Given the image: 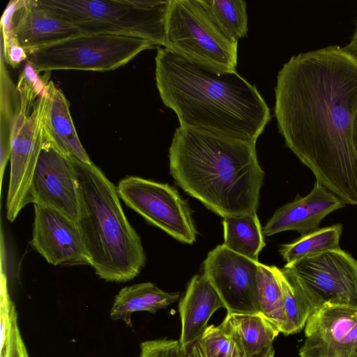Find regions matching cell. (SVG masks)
<instances>
[{
  "instance_id": "4dcf8cb0",
  "label": "cell",
  "mask_w": 357,
  "mask_h": 357,
  "mask_svg": "<svg viewBox=\"0 0 357 357\" xmlns=\"http://www.w3.org/2000/svg\"><path fill=\"white\" fill-rule=\"evenodd\" d=\"M275 351L271 346L257 357H274ZM186 357H206L198 342L194 343L186 349Z\"/></svg>"
},
{
  "instance_id": "6da1fadb",
  "label": "cell",
  "mask_w": 357,
  "mask_h": 357,
  "mask_svg": "<svg viewBox=\"0 0 357 357\" xmlns=\"http://www.w3.org/2000/svg\"><path fill=\"white\" fill-rule=\"evenodd\" d=\"M275 97L285 145L316 181L357 206V57L340 45L292 56L278 72Z\"/></svg>"
},
{
  "instance_id": "f546056e",
  "label": "cell",
  "mask_w": 357,
  "mask_h": 357,
  "mask_svg": "<svg viewBox=\"0 0 357 357\" xmlns=\"http://www.w3.org/2000/svg\"><path fill=\"white\" fill-rule=\"evenodd\" d=\"M14 304L10 301L6 284L2 285L0 310V357H3L7 343L11 310Z\"/></svg>"
},
{
  "instance_id": "30bf717a",
  "label": "cell",
  "mask_w": 357,
  "mask_h": 357,
  "mask_svg": "<svg viewBox=\"0 0 357 357\" xmlns=\"http://www.w3.org/2000/svg\"><path fill=\"white\" fill-rule=\"evenodd\" d=\"M284 266L306 284L315 311L325 304L357 307V260L340 248L307 255Z\"/></svg>"
},
{
  "instance_id": "8992f818",
  "label": "cell",
  "mask_w": 357,
  "mask_h": 357,
  "mask_svg": "<svg viewBox=\"0 0 357 357\" xmlns=\"http://www.w3.org/2000/svg\"><path fill=\"white\" fill-rule=\"evenodd\" d=\"M26 62L17 84L20 104L12 132L10 171L6 217L13 222L31 203V185L45 138L44 113L47 99L49 73L42 77Z\"/></svg>"
},
{
  "instance_id": "2e32d148",
  "label": "cell",
  "mask_w": 357,
  "mask_h": 357,
  "mask_svg": "<svg viewBox=\"0 0 357 357\" xmlns=\"http://www.w3.org/2000/svg\"><path fill=\"white\" fill-rule=\"evenodd\" d=\"M344 201L315 181L305 196L297 195L291 202L278 208L263 229L266 236L286 231L301 235L319 229L321 220L331 213L344 207Z\"/></svg>"
},
{
  "instance_id": "5bb4252c",
  "label": "cell",
  "mask_w": 357,
  "mask_h": 357,
  "mask_svg": "<svg viewBox=\"0 0 357 357\" xmlns=\"http://www.w3.org/2000/svg\"><path fill=\"white\" fill-rule=\"evenodd\" d=\"M79 34V29L45 10L37 0L10 1L1 20V36L15 37L26 54Z\"/></svg>"
},
{
  "instance_id": "7402d4cb",
  "label": "cell",
  "mask_w": 357,
  "mask_h": 357,
  "mask_svg": "<svg viewBox=\"0 0 357 357\" xmlns=\"http://www.w3.org/2000/svg\"><path fill=\"white\" fill-rule=\"evenodd\" d=\"M224 243L229 250L259 262L265 247L264 233L257 213L223 218Z\"/></svg>"
},
{
  "instance_id": "4fadbf2b",
  "label": "cell",
  "mask_w": 357,
  "mask_h": 357,
  "mask_svg": "<svg viewBox=\"0 0 357 357\" xmlns=\"http://www.w3.org/2000/svg\"><path fill=\"white\" fill-rule=\"evenodd\" d=\"M31 195L32 204L57 210L77 223V193L70 158L45 135L32 178Z\"/></svg>"
},
{
  "instance_id": "5b68a950",
  "label": "cell",
  "mask_w": 357,
  "mask_h": 357,
  "mask_svg": "<svg viewBox=\"0 0 357 357\" xmlns=\"http://www.w3.org/2000/svg\"><path fill=\"white\" fill-rule=\"evenodd\" d=\"M83 34H111L165 45L170 0H37Z\"/></svg>"
},
{
  "instance_id": "7c38bea8",
  "label": "cell",
  "mask_w": 357,
  "mask_h": 357,
  "mask_svg": "<svg viewBox=\"0 0 357 357\" xmlns=\"http://www.w3.org/2000/svg\"><path fill=\"white\" fill-rule=\"evenodd\" d=\"M304 328L300 357H357V307L325 304Z\"/></svg>"
},
{
  "instance_id": "83f0119b",
  "label": "cell",
  "mask_w": 357,
  "mask_h": 357,
  "mask_svg": "<svg viewBox=\"0 0 357 357\" xmlns=\"http://www.w3.org/2000/svg\"><path fill=\"white\" fill-rule=\"evenodd\" d=\"M139 357H186V349L178 340H147L140 344Z\"/></svg>"
},
{
  "instance_id": "ffe728a7",
  "label": "cell",
  "mask_w": 357,
  "mask_h": 357,
  "mask_svg": "<svg viewBox=\"0 0 357 357\" xmlns=\"http://www.w3.org/2000/svg\"><path fill=\"white\" fill-rule=\"evenodd\" d=\"M179 297V292L165 291L150 282L126 287L115 296L110 317L113 320H122L132 326V313L139 311L155 313L174 303Z\"/></svg>"
},
{
  "instance_id": "9a60e30c",
  "label": "cell",
  "mask_w": 357,
  "mask_h": 357,
  "mask_svg": "<svg viewBox=\"0 0 357 357\" xmlns=\"http://www.w3.org/2000/svg\"><path fill=\"white\" fill-rule=\"evenodd\" d=\"M33 205V248L54 266L89 265L77 223L52 208Z\"/></svg>"
},
{
  "instance_id": "52a82bcc",
  "label": "cell",
  "mask_w": 357,
  "mask_h": 357,
  "mask_svg": "<svg viewBox=\"0 0 357 357\" xmlns=\"http://www.w3.org/2000/svg\"><path fill=\"white\" fill-rule=\"evenodd\" d=\"M165 47L220 70H236L238 42L218 26L201 0H170Z\"/></svg>"
},
{
  "instance_id": "9c48e42d",
  "label": "cell",
  "mask_w": 357,
  "mask_h": 357,
  "mask_svg": "<svg viewBox=\"0 0 357 357\" xmlns=\"http://www.w3.org/2000/svg\"><path fill=\"white\" fill-rule=\"evenodd\" d=\"M116 189L126 204L148 222L181 243L195 242L197 231L191 210L176 189L135 176L123 178Z\"/></svg>"
},
{
  "instance_id": "603a6c76",
  "label": "cell",
  "mask_w": 357,
  "mask_h": 357,
  "mask_svg": "<svg viewBox=\"0 0 357 357\" xmlns=\"http://www.w3.org/2000/svg\"><path fill=\"white\" fill-rule=\"evenodd\" d=\"M1 56V104H0V181L10 160L12 132L20 104L19 92L11 80Z\"/></svg>"
},
{
  "instance_id": "e0dca14e",
  "label": "cell",
  "mask_w": 357,
  "mask_h": 357,
  "mask_svg": "<svg viewBox=\"0 0 357 357\" xmlns=\"http://www.w3.org/2000/svg\"><path fill=\"white\" fill-rule=\"evenodd\" d=\"M222 307L225 305L206 275H194L178 305L181 324L178 340L185 349L199 340L211 316Z\"/></svg>"
},
{
  "instance_id": "3957f363",
  "label": "cell",
  "mask_w": 357,
  "mask_h": 357,
  "mask_svg": "<svg viewBox=\"0 0 357 357\" xmlns=\"http://www.w3.org/2000/svg\"><path fill=\"white\" fill-rule=\"evenodd\" d=\"M169 160L176 184L218 215L257 213L264 172L255 142L179 126Z\"/></svg>"
},
{
  "instance_id": "f1b7e54d",
  "label": "cell",
  "mask_w": 357,
  "mask_h": 357,
  "mask_svg": "<svg viewBox=\"0 0 357 357\" xmlns=\"http://www.w3.org/2000/svg\"><path fill=\"white\" fill-rule=\"evenodd\" d=\"M3 357H29L17 324L15 305L10 313L7 343Z\"/></svg>"
},
{
  "instance_id": "277c9868",
  "label": "cell",
  "mask_w": 357,
  "mask_h": 357,
  "mask_svg": "<svg viewBox=\"0 0 357 357\" xmlns=\"http://www.w3.org/2000/svg\"><path fill=\"white\" fill-rule=\"evenodd\" d=\"M70 158L77 193V225L89 266L108 282L133 279L144 266L146 255L116 188L93 162Z\"/></svg>"
},
{
  "instance_id": "d6a6232c",
  "label": "cell",
  "mask_w": 357,
  "mask_h": 357,
  "mask_svg": "<svg viewBox=\"0 0 357 357\" xmlns=\"http://www.w3.org/2000/svg\"><path fill=\"white\" fill-rule=\"evenodd\" d=\"M352 140L354 148L357 156V112L354 116L352 130Z\"/></svg>"
},
{
  "instance_id": "1f68e13d",
  "label": "cell",
  "mask_w": 357,
  "mask_h": 357,
  "mask_svg": "<svg viewBox=\"0 0 357 357\" xmlns=\"http://www.w3.org/2000/svg\"><path fill=\"white\" fill-rule=\"evenodd\" d=\"M345 47L349 52L357 57V21L350 42Z\"/></svg>"
},
{
  "instance_id": "cb8c5ba5",
  "label": "cell",
  "mask_w": 357,
  "mask_h": 357,
  "mask_svg": "<svg viewBox=\"0 0 357 357\" xmlns=\"http://www.w3.org/2000/svg\"><path fill=\"white\" fill-rule=\"evenodd\" d=\"M342 232L341 224L319 228L282 245L279 252L286 264H290L307 255L340 248Z\"/></svg>"
},
{
  "instance_id": "ac0fdd59",
  "label": "cell",
  "mask_w": 357,
  "mask_h": 357,
  "mask_svg": "<svg viewBox=\"0 0 357 357\" xmlns=\"http://www.w3.org/2000/svg\"><path fill=\"white\" fill-rule=\"evenodd\" d=\"M44 113V132L65 155L84 162H92L82 146L70 112V103L63 91L50 80Z\"/></svg>"
},
{
  "instance_id": "484cf974",
  "label": "cell",
  "mask_w": 357,
  "mask_h": 357,
  "mask_svg": "<svg viewBox=\"0 0 357 357\" xmlns=\"http://www.w3.org/2000/svg\"><path fill=\"white\" fill-rule=\"evenodd\" d=\"M221 30L231 40L238 41L248 30L246 2L243 0H201Z\"/></svg>"
},
{
  "instance_id": "4316f807",
  "label": "cell",
  "mask_w": 357,
  "mask_h": 357,
  "mask_svg": "<svg viewBox=\"0 0 357 357\" xmlns=\"http://www.w3.org/2000/svg\"><path fill=\"white\" fill-rule=\"evenodd\" d=\"M197 342L206 357H245L237 342L220 324L208 326Z\"/></svg>"
},
{
  "instance_id": "ba28073f",
  "label": "cell",
  "mask_w": 357,
  "mask_h": 357,
  "mask_svg": "<svg viewBox=\"0 0 357 357\" xmlns=\"http://www.w3.org/2000/svg\"><path fill=\"white\" fill-rule=\"evenodd\" d=\"M157 46L136 37L79 34L34 50L26 62L37 73L55 70L105 72L123 66L142 52Z\"/></svg>"
},
{
  "instance_id": "8fae6325",
  "label": "cell",
  "mask_w": 357,
  "mask_h": 357,
  "mask_svg": "<svg viewBox=\"0 0 357 357\" xmlns=\"http://www.w3.org/2000/svg\"><path fill=\"white\" fill-rule=\"evenodd\" d=\"M259 263L223 244L208 252L203 263V273L218 294L227 314L260 312L257 291Z\"/></svg>"
},
{
  "instance_id": "44dd1931",
  "label": "cell",
  "mask_w": 357,
  "mask_h": 357,
  "mask_svg": "<svg viewBox=\"0 0 357 357\" xmlns=\"http://www.w3.org/2000/svg\"><path fill=\"white\" fill-rule=\"evenodd\" d=\"M279 280L284 303L285 323L282 333L289 335L300 332L309 317L315 312L311 294L298 275L290 268L273 266Z\"/></svg>"
},
{
  "instance_id": "7a4b0ae2",
  "label": "cell",
  "mask_w": 357,
  "mask_h": 357,
  "mask_svg": "<svg viewBox=\"0 0 357 357\" xmlns=\"http://www.w3.org/2000/svg\"><path fill=\"white\" fill-rule=\"evenodd\" d=\"M155 82L180 126L255 142L271 119L255 85L236 70H220L160 47Z\"/></svg>"
},
{
  "instance_id": "d4e9b609",
  "label": "cell",
  "mask_w": 357,
  "mask_h": 357,
  "mask_svg": "<svg viewBox=\"0 0 357 357\" xmlns=\"http://www.w3.org/2000/svg\"><path fill=\"white\" fill-rule=\"evenodd\" d=\"M257 291L260 313L273 323L281 333L285 323L283 296L279 280L273 266L259 263Z\"/></svg>"
},
{
  "instance_id": "d6986e66",
  "label": "cell",
  "mask_w": 357,
  "mask_h": 357,
  "mask_svg": "<svg viewBox=\"0 0 357 357\" xmlns=\"http://www.w3.org/2000/svg\"><path fill=\"white\" fill-rule=\"evenodd\" d=\"M220 326L237 342L245 357H257L280 333L261 313L227 314Z\"/></svg>"
}]
</instances>
